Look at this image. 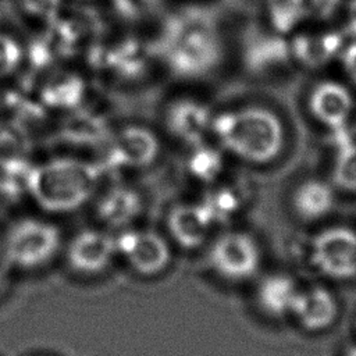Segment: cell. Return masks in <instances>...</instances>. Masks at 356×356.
Segmentation results:
<instances>
[{
	"label": "cell",
	"mask_w": 356,
	"mask_h": 356,
	"mask_svg": "<svg viewBox=\"0 0 356 356\" xmlns=\"http://www.w3.org/2000/svg\"><path fill=\"white\" fill-rule=\"evenodd\" d=\"M152 44L157 60L179 81L204 79L220 68L225 56L220 29L200 10L170 15Z\"/></svg>",
	"instance_id": "cell-1"
},
{
	"label": "cell",
	"mask_w": 356,
	"mask_h": 356,
	"mask_svg": "<svg viewBox=\"0 0 356 356\" xmlns=\"http://www.w3.org/2000/svg\"><path fill=\"white\" fill-rule=\"evenodd\" d=\"M210 139L239 164L266 165L284 149L281 117L257 102H234L214 108Z\"/></svg>",
	"instance_id": "cell-2"
},
{
	"label": "cell",
	"mask_w": 356,
	"mask_h": 356,
	"mask_svg": "<svg viewBox=\"0 0 356 356\" xmlns=\"http://www.w3.org/2000/svg\"><path fill=\"white\" fill-rule=\"evenodd\" d=\"M106 175L97 160L58 154L36 164L32 163L26 195L44 211L70 213L95 196Z\"/></svg>",
	"instance_id": "cell-3"
},
{
	"label": "cell",
	"mask_w": 356,
	"mask_h": 356,
	"mask_svg": "<svg viewBox=\"0 0 356 356\" xmlns=\"http://www.w3.org/2000/svg\"><path fill=\"white\" fill-rule=\"evenodd\" d=\"M163 156L160 134L143 122H125L113 127L97 160L106 174L145 171L154 167Z\"/></svg>",
	"instance_id": "cell-4"
},
{
	"label": "cell",
	"mask_w": 356,
	"mask_h": 356,
	"mask_svg": "<svg viewBox=\"0 0 356 356\" xmlns=\"http://www.w3.org/2000/svg\"><path fill=\"white\" fill-rule=\"evenodd\" d=\"M85 54L95 72L110 75L122 83H138L145 79L157 60L152 42L132 35L113 40L96 38L86 46Z\"/></svg>",
	"instance_id": "cell-5"
},
{
	"label": "cell",
	"mask_w": 356,
	"mask_h": 356,
	"mask_svg": "<svg viewBox=\"0 0 356 356\" xmlns=\"http://www.w3.org/2000/svg\"><path fill=\"white\" fill-rule=\"evenodd\" d=\"M60 246L61 234L57 225L47 220L25 217L8 228L1 250L10 266L33 270L53 260Z\"/></svg>",
	"instance_id": "cell-6"
},
{
	"label": "cell",
	"mask_w": 356,
	"mask_h": 356,
	"mask_svg": "<svg viewBox=\"0 0 356 356\" xmlns=\"http://www.w3.org/2000/svg\"><path fill=\"white\" fill-rule=\"evenodd\" d=\"M214 107L192 95L171 97L161 108L164 132L185 147L210 139Z\"/></svg>",
	"instance_id": "cell-7"
},
{
	"label": "cell",
	"mask_w": 356,
	"mask_h": 356,
	"mask_svg": "<svg viewBox=\"0 0 356 356\" xmlns=\"http://www.w3.org/2000/svg\"><path fill=\"white\" fill-rule=\"evenodd\" d=\"M260 259L259 243L243 231L220 234L209 249V263L216 274L235 282L252 278L259 270Z\"/></svg>",
	"instance_id": "cell-8"
},
{
	"label": "cell",
	"mask_w": 356,
	"mask_h": 356,
	"mask_svg": "<svg viewBox=\"0 0 356 356\" xmlns=\"http://www.w3.org/2000/svg\"><path fill=\"white\" fill-rule=\"evenodd\" d=\"M310 257L324 275L334 280L356 277V232L346 227H331L312 241Z\"/></svg>",
	"instance_id": "cell-9"
},
{
	"label": "cell",
	"mask_w": 356,
	"mask_h": 356,
	"mask_svg": "<svg viewBox=\"0 0 356 356\" xmlns=\"http://www.w3.org/2000/svg\"><path fill=\"white\" fill-rule=\"evenodd\" d=\"M117 254L138 274L153 277L171 261V249L164 236L152 229L125 228L115 235Z\"/></svg>",
	"instance_id": "cell-10"
},
{
	"label": "cell",
	"mask_w": 356,
	"mask_h": 356,
	"mask_svg": "<svg viewBox=\"0 0 356 356\" xmlns=\"http://www.w3.org/2000/svg\"><path fill=\"white\" fill-rule=\"evenodd\" d=\"M289 60V43L273 31L250 29L239 43V64L254 78L271 76Z\"/></svg>",
	"instance_id": "cell-11"
},
{
	"label": "cell",
	"mask_w": 356,
	"mask_h": 356,
	"mask_svg": "<svg viewBox=\"0 0 356 356\" xmlns=\"http://www.w3.org/2000/svg\"><path fill=\"white\" fill-rule=\"evenodd\" d=\"M113 125L108 117L86 104L78 110L64 114L51 134L50 140L74 149H102Z\"/></svg>",
	"instance_id": "cell-12"
},
{
	"label": "cell",
	"mask_w": 356,
	"mask_h": 356,
	"mask_svg": "<svg viewBox=\"0 0 356 356\" xmlns=\"http://www.w3.org/2000/svg\"><path fill=\"white\" fill-rule=\"evenodd\" d=\"M88 95L89 85L85 75L67 68H53L44 72L36 89V97L47 111L64 114L83 107Z\"/></svg>",
	"instance_id": "cell-13"
},
{
	"label": "cell",
	"mask_w": 356,
	"mask_h": 356,
	"mask_svg": "<svg viewBox=\"0 0 356 356\" xmlns=\"http://www.w3.org/2000/svg\"><path fill=\"white\" fill-rule=\"evenodd\" d=\"M67 261L78 273L93 275L104 271L117 256L115 235L103 229H82L67 246Z\"/></svg>",
	"instance_id": "cell-14"
},
{
	"label": "cell",
	"mask_w": 356,
	"mask_h": 356,
	"mask_svg": "<svg viewBox=\"0 0 356 356\" xmlns=\"http://www.w3.org/2000/svg\"><path fill=\"white\" fill-rule=\"evenodd\" d=\"M143 210L140 192L128 184L107 186L96 200L95 211L102 224L114 229H125L139 217Z\"/></svg>",
	"instance_id": "cell-15"
},
{
	"label": "cell",
	"mask_w": 356,
	"mask_h": 356,
	"mask_svg": "<svg viewBox=\"0 0 356 356\" xmlns=\"http://www.w3.org/2000/svg\"><path fill=\"white\" fill-rule=\"evenodd\" d=\"M213 225L216 224L202 202L177 203L167 214V228L171 238L186 249L202 246Z\"/></svg>",
	"instance_id": "cell-16"
},
{
	"label": "cell",
	"mask_w": 356,
	"mask_h": 356,
	"mask_svg": "<svg viewBox=\"0 0 356 356\" xmlns=\"http://www.w3.org/2000/svg\"><path fill=\"white\" fill-rule=\"evenodd\" d=\"M353 100L346 86L335 81L318 82L310 92L309 110L331 131L342 129L352 113Z\"/></svg>",
	"instance_id": "cell-17"
},
{
	"label": "cell",
	"mask_w": 356,
	"mask_h": 356,
	"mask_svg": "<svg viewBox=\"0 0 356 356\" xmlns=\"http://www.w3.org/2000/svg\"><path fill=\"white\" fill-rule=\"evenodd\" d=\"M292 316L307 331H323L334 324L338 316L335 296L323 286L299 291Z\"/></svg>",
	"instance_id": "cell-18"
},
{
	"label": "cell",
	"mask_w": 356,
	"mask_h": 356,
	"mask_svg": "<svg viewBox=\"0 0 356 356\" xmlns=\"http://www.w3.org/2000/svg\"><path fill=\"white\" fill-rule=\"evenodd\" d=\"M289 43L291 58L307 68H321L343 49L342 35L337 31L298 33Z\"/></svg>",
	"instance_id": "cell-19"
},
{
	"label": "cell",
	"mask_w": 356,
	"mask_h": 356,
	"mask_svg": "<svg viewBox=\"0 0 356 356\" xmlns=\"http://www.w3.org/2000/svg\"><path fill=\"white\" fill-rule=\"evenodd\" d=\"M249 200V185L242 178L222 177L210 185L200 200L211 216L214 224L225 222L239 214Z\"/></svg>",
	"instance_id": "cell-20"
},
{
	"label": "cell",
	"mask_w": 356,
	"mask_h": 356,
	"mask_svg": "<svg viewBox=\"0 0 356 356\" xmlns=\"http://www.w3.org/2000/svg\"><path fill=\"white\" fill-rule=\"evenodd\" d=\"M186 149L184 174L189 179L210 186L224 177L228 157L213 140H203Z\"/></svg>",
	"instance_id": "cell-21"
},
{
	"label": "cell",
	"mask_w": 356,
	"mask_h": 356,
	"mask_svg": "<svg viewBox=\"0 0 356 356\" xmlns=\"http://www.w3.org/2000/svg\"><path fill=\"white\" fill-rule=\"evenodd\" d=\"M299 288L295 281L282 273L266 275L256 288V302L263 313L270 317L292 314Z\"/></svg>",
	"instance_id": "cell-22"
},
{
	"label": "cell",
	"mask_w": 356,
	"mask_h": 356,
	"mask_svg": "<svg viewBox=\"0 0 356 356\" xmlns=\"http://www.w3.org/2000/svg\"><path fill=\"white\" fill-rule=\"evenodd\" d=\"M335 195L332 186L320 179H307L299 184L292 195V207L305 221L325 217L334 207Z\"/></svg>",
	"instance_id": "cell-23"
},
{
	"label": "cell",
	"mask_w": 356,
	"mask_h": 356,
	"mask_svg": "<svg viewBox=\"0 0 356 356\" xmlns=\"http://www.w3.org/2000/svg\"><path fill=\"white\" fill-rule=\"evenodd\" d=\"M33 134L11 118L0 120V164L29 159Z\"/></svg>",
	"instance_id": "cell-24"
},
{
	"label": "cell",
	"mask_w": 356,
	"mask_h": 356,
	"mask_svg": "<svg viewBox=\"0 0 356 356\" xmlns=\"http://www.w3.org/2000/svg\"><path fill=\"white\" fill-rule=\"evenodd\" d=\"M332 182L342 191L356 192V143L352 140L338 145L332 165Z\"/></svg>",
	"instance_id": "cell-25"
},
{
	"label": "cell",
	"mask_w": 356,
	"mask_h": 356,
	"mask_svg": "<svg viewBox=\"0 0 356 356\" xmlns=\"http://www.w3.org/2000/svg\"><path fill=\"white\" fill-rule=\"evenodd\" d=\"M266 13L271 31L282 36L295 29L306 18L303 11L292 0H268Z\"/></svg>",
	"instance_id": "cell-26"
},
{
	"label": "cell",
	"mask_w": 356,
	"mask_h": 356,
	"mask_svg": "<svg viewBox=\"0 0 356 356\" xmlns=\"http://www.w3.org/2000/svg\"><path fill=\"white\" fill-rule=\"evenodd\" d=\"M25 63V44L11 33L0 31V81L15 74Z\"/></svg>",
	"instance_id": "cell-27"
},
{
	"label": "cell",
	"mask_w": 356,
	"mask_h": 356,
	"mask_svg": "<svg viewBox=\"0 0 356 356\" xmlns=\"http://www.w3.org/2000/svg\"><path fill=\"white\" fill-rule=\"evenodd\" d=\"M165 0H110L114 13L131 22H139L157 14Z\"/></svg>",
	"instance_id": "cell-28"
},
{
	"label": "cell",
	"mask_w": 356,
	"mask_h": 356,
	"mask_svg": "<svg viewBox=\"0 0 356 356\" xmlns=\"http://www.w3.org/2000/svg\"><path fill=\"white\" fill-rule=\"evenodd\" d=\"M19 10L31 19L46 26L65 6L64 0H17Z\"/></svg>",
	"instance_id": "cell-29"
},
{
	"label": "cell",
	"mask_w": 356,
	"mask_h": 356,
	"mask_svg": "<svg viewBox=\"0 0 356 356\" xmlns=\"http://www.w3.org/2000/svg\"><path fill=\"white\" fill-rule=\"evenodd\" d=\"M306 18L325 19L334 14L341 0H292Z\"/></svg>",
	"instance_id": "cell-30"
},
{
	"label": "cell",
	"mask_w": 356,
	"mask_h": 356,
	"mask_svg": "<svg viewBox=\"0 0 356 356\" xmlns=\"http://www.w3.org/2000/svg\"><path fill=\"white\" fill-rule=\"evenodd\" d=\"M341 61L348 76L356 83V40L343 46L341 51Z\"/></svg>",
	"instance_id": "cell-31"
},
{
	"label": "cell",
	"mask_w": 356,
	"mask_h": 356,
	"mask_svg": "<svg viewBox=\"0 0 356 356\" xmlns=\"http://www.w3.org/2000/svg\"><path fill=\"white\" fill-rule=\"evenodd\" d=\"M348 29L356 36V0H350L348 6Z\"/></svg>",
	"instance_id": "cell-32"
},
{
	"label": "cell",
	"mask_w": 356,
	"mask_h": 356,
	"mask_svg": "<svg viewBox=\"0 0 356 356\" xmlns=\"http://www.w3.org/2000/svg\"><path fill=\"white\" fill-rule=\"evenodd\" d=\"M10 267V263L7 261L3 250H0V285L3 284V281L6 280L7 277V270Z\"/></svg>",
	"instance_id": "cell-33"
},
{
	"label": "cell",
	"mask_w": 356,
	"mask_h": 356,
	"mask_svg": "<svg viewBox=\"0 0 356 356\" xmlns=\"http://www.w3.org/2000/svg\"><path fill=\"white\" fill-rule=\"evenodd\" d=\"M343 356H356V346L349 348V349L345 352V355H343Z\"/></svg>",
	"instance_id": "cell-34"
},
{
	"label": "cell",
	"mask_w": 356,
	"mask_h": 356,
	"mask_svg": "<svg viewBox=\"0 0 356 356\" xmlns=\"http://www.w3.org/2000/svg\"><path fill=\"white\" fill-rule=\"evenodd\" d=\"M78 1H90V0H78Z\"/></svg>",
	"instance_id": "cell-35"
}]
</instances>
